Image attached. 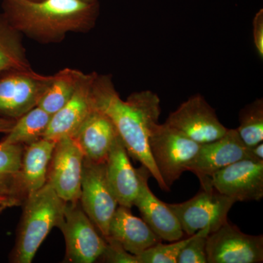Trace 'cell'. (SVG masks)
<instances>
[{"instance_id": "1", "label": "cell", "mask_w": 263, "mask_h": 263, "mask_svg": "<svg viewBox=\"0 0 263 263\" xmlns=\"http://www.w3.org/2000/svg\"><path fill=\"white\" fill-rule=\"evenodd\" d=\"M93 106L108 116L117 128L128 154L149 171L160 187L169 192L151 155L148 136L159 123L160 99L151 91L134 92L123 100L108 75L95 76L91 89Z\"/></svg>"}, {"instance_id": "26", "label": "cell", "mask_w": 263, "mask_h": 263, "mask_svg": "<svg viewBox=\"0 0 263 263\" xmlns=\"http://www.w3.org/2000/svg\"><path fill=\"white\" fill-rule=\"evenodd\" d=\"M210 227L199 230L180 252L176 263H207L206 242Z\"/></svg>"}, {"instance_id": "32", "label": "cell", "mask_w": 263, "mask_h": 263, "mask_svg": "<svg viewBox=\"0 0 263 263\" xmlns=\"http://www.w3.org/2000/svg\"><path fill=\"white\" fill-rule=\"evenodd\" d=\"M80 1L84 2L85 3H89V4L98 3V0H80Z\"/></svg>"}, {"instance_id": "23", "label": "cell", "mask_w": 263, "mask_h": 263, "mask_svg": "<svg viewBox=\"0 0 263 263\" xmlns=\"http://www.w3.org/2000/svg\"><path fill=\"white\" fill-rule=\"evenodd\" d=\"M246 146L252 147L263 141V100L257 99L246 105L239 113L236 129Z\"/></svg>"}, {"instance_id": "2", "label": "cell", "mask_w": 263, "mask_h": 263, "mask_svg": "<svg viewBox=\"0 0 263 263\" xmlns=\"http://www.w3.org/2000/svg\"><path fill=\"white\" fill-rule=\"evenodd\" d=\"M5 20L20 34L42 43L60 42L70 32H88L98 18V3L80 0H4Z\"/></svg>"}, {"instance_id": "24", "label": "cell", "mask_w": 263, "mask_h": 263, "mask_svg": "<svg viewBox=\"0 0 263 263\" xmlns=\"http://www.w3.org/2000/svg\"><path fill=\"white\" fill-rule=\"evenodd\" d=\"M24 148L22 145L5 144L0 142V185L14 189L18 194L15 179L20 169Z\"/></svg>"}, {"instance_id": "27", "label": "cell", "mask_w": 263, "mask_h": 263, "mask_svg": "<svg viewBox=\"0 0 263 263\" xmlns=\"http://www.w3.org/2000/svg\"><path fill=\"white\" fill-rule=\"evenodd\" d=\"M106 247L103 253L100 256L104 262L108 263H138L137 257L134 254L129 253L121 243L113 238H105Z\"/></svg>"}, {"instance_id": "10", "label": "cell", "mask_w": 263, "mask_h": 263, "mask_svg": "<svg viewBox=\"0 0 263 263\" xmlns=\"http://www.w3.org/2000/svg\"><path fill=\"white\" fill-rule=\"evenodd\" d=\"M166 124L178 129L199 144L219 139L228 128L201 95H194L169 114Z\"/></svg>"}, {"instance_id": "30", "label": "cell", "mask_w": 263, "mask_h": 263, "mask_svg": "<svg viewBox=\"0 0 263 263\" xmlns=\"http://www.w3.org/2000/svg\"><path fill=\"white\" fill-rule=\"evenodd\" d=\"M15 122L14 119L0 117V133H8L13 127Z\"/></svg>"}, {"instance_id": "4", "label": "cell", "mask_w": 263, "mask_h": 263, "mask_svg": "<svg viewBox=\"0 0 263 263\" xmlns=\"http://www.w3.org/2000/svg\"><path fill=\"white\" fill-rule=\"evenodd\" d=\"M151 155L167 187L174 184L196 156L200 144L165 123L155 124L148 136Z\"/></svg>"}, {"instance_id": "21", "label": "cell", "mask_w": 263, "mask_h": 263, "mask_svg": "<svg viewBox=\"0 0 263 263\" xmlns=\"http://www.w3.org/2000/svg\"><path fill=\"white\" fill-rule=\"evenodd\" d=\"M84 72L65 68L53 76L51 84L41 97L37 106L53 115L65 105L75 92Z\"/></svg>"}, {"instance_id": "15", "label": "cell", "mask_w": 263, "mask_h": 263, "mask_svg": "<svg viewBox=\"0 0 263 263\" xmlns=\"http://www.w3.org/2000/svg\"><path fill=\"white\" fill-rule=\"evenodd\" d=\"M97 72L85 74L70 100L52 115L43 137L57 141L65 137H73L93 108L91 89Z\"/></svg>"}, {"instance_id": "28", "label": "cell", "mask_w": 263, "mask_h": 263, "mask_svg": "<svg viewBox=\"0 0 263 263\" xmlns=\"http://www.w3.org/2000/svg\"><path fill=\"white\" fill-rule=\"evenodd\" d=\"M24 201L23 197L14 189L0 185V213L9 208L22 205Z\"/></svg>"}, {"instance_id": "11", "label": "cell", "mask_w": 263, "mask_h": 263, "mask_svg": "<svg viewBox=\"0 0 263 263\" xmlns=\"http://www.w3.org/2000/svg\"><path fill=\"white\" fill-rule=\"evenodd\" d=\"M84 155L72 137L56 142L49 165L47 182L63 201L80 200Z\"/></svg>"}, {"instance_id": "29", "label": "cell", "mask_w": 263, "mask_h": 263, "mask_svg": "<svg viewBox=\"0 0 263 263\" xmlns=\"http://www.w3.org/2000/svg\"><path fill=\"white\" fill-rule=\"evenodd\" d=\"M253 40L259 57H263V10H259L253 19Z\"/></svg>"}, {"instance_id": "9", "label": "cell", "mask_w": 263, "mask_h": 263, "mask_svg": "<svg viewBox=\"0 0 263 263\" xmlns=\"http://www.w3.org/2000/svg\"><path fill=\"white\" fill-rule=\"evenodd\" d=\"M208 263L263 262V236L243 233L227 220L208 235Z\"/></svg>"}, {"instance_id": "3", "label": "cell", "mask_w": 263, "mask_h": 263, "mask_svg": "<svg viewBox=\"0 0 263 263\" xmlns=\"http://www.w3.org/2000/svg\"><path fill=\"white\" fill-rule=\"evenodd\" d=\"M65 203L48 182L26 197L16 240L10 254L12 262H32L51 230L61 226Z\"/></svg>"}, {"instance_id": "7", "label": "cell", "mask_w": 263, "mask_h": 263, "mask_svg": "<svg viewBox=\"0 0 263 263\" xmlns=\"http://www.w3.org/2000/svg\"><path fill=\"white\" fill-rule=\"evenodd\" d=\"M79 201L104 238L108 237L109 226L119 204L109 187L105 162L84 158Z\"/></svg>"}, {"instance_id": "31", "label": "cell", "mask_w": 263, "mask_h": 263, "mask_svg": "<svg viewBox=\"0 0 263 263\" xmlns=\"http://www.w3.org/2000/svg\"><path fill=\"white\" fill-rule=\"evenodd\" d=\"M250 148L251 154L254 160L262 161L263 160V143L262 142L255 145Z\"/></svg>"}, {"instance_id": "18", "label": "cell", "mask_w": 263, "mask_h": 263, "mask_svg": "<svg viewBox=\"0 0 263 263\" xmlns=\"http://www.w3.org/2000/svg\"><path fill=\"white\" fill-rule=\"evenodd\" d=\"M56 141L42 138L24 146L15 186L24 197L35 193L47 183L48 165Z\"/></svg>"}, {"instance_id": "12", "label": "cell", "mask_w": 263, "mask_h": 263, "mask_svg": "<svg viewBox=\"0 0 263 263\" xmlns=\"http://www.w3.org/2000/svg\"><path fill=\"white\" fill-rule=\"evenodd\" d=\"M245 159L254 160L250 148L246 146L236 129H228L219 139L200 144L195 158L187 165V171L203 183L217 171Z\"/></svg>"}, {"instance_id": "16", "label": "cell", "mask_w": 263, "mask_h": 263, "mask_svg": "<svg viewBox=\"0 0 263 263\" xmlns=\"http://www.w3.org/2000/svg\"><path fill=\"white\" fill-rule=\"evenodd\" d=\"M109 187L119 205L131 209L140 188L138 171L133 167L126 147L118 137L105 161Z\"/></svg>"}, {"instance_id": "14", "label": "cell", "mask_w": 263, "mask_h": 263, "mask_svg": "<svg viewBox=\"0 0 263 263\" xmlns=\"http://www.w3.org/2000/svg\"><path fill=\"white\" fill-rule=\"evenodd\" d=\"M139 176L140 188L134 201L143 220L162 240L173 242L181 239L184 235L179 219L167 203L154 195L148 186L152 174L144 166L137 169Z\"/></svg>"}, {"instance_id": "20", "label": "cell", "mask_w": 263, "mask_h": 263, "mask_svg": "<svg viewBox=\"0 0 263 263\" xmlns=\"http://www.w3.org/2000/svg\"><path fill=\"white\" fill-rule=\"evenodd\" d=\"M51 117L43 109L34 107L15 120L1 143L25 146L42 139Z\"/></svg>"}, {"instance_id": "22", "label": "cell", "mask_w": 263, "mask_h": 263, "mask_svg": "<svg viewBox=\"0 0 263 263\" xmlns=\"http://www.w3.org/2000/svg\"><path fill=\"white\" fill-rule=\"evenodd\" d=\"M29 68L20 33L0 17V73Z\"/></svg>"}, {"instance_id": "25", "label": "cell", "mask_w": 263, "mask_h": 263, "mask_svg": "<svg viewBox=\"0 0 263 263\" xmlns=\"http://www.w3.org/2000/svg\"><path fill=\"white\" fill-rule=\"evenodd\" d=\"M192 235L167 245L159 242L136 255L138 263H176L180 252L191 240Z\"/></svg>"}, {"instance_id": "33", "label": "cell", "mask_w": 263, "mask_h": 263, "mask_svg": "<svg viewBox=\"0 0 263 263\" xmlns=\"http://www.w3.org/2000/svg\"><path fill=\"white\" fill-rule=\"evenodd\" d=\"M32 1H41V0H32Z\"/></svg>"}, {"instance_id": "13", "label": "cell", "mask_w": 263, "mask_h": 263, "mask_svg": "<svg viewBox=\"0 0 263 263\" xmlns=\"http://www.w3.org/2000/svg\"><path fill=\"white\" fill-rule=\"evenodd\" d=\"M210 183L237 202L259 201L263 197V160L235 162L213 175Z\"/></svg>"}, {"instance_id": "5", "label": "cell", "mask_w": 263, "mask_h": 263, "mask_svg": "<svg viewBox=\"0 0 263 263\" xmlns=\"http://www.w3.org/2000/svg\"><path fill=\"white\" fill-rule=\"evenodd\" d=\"M200 191L190 200L180 203H167L174 213L184 234L194 235L210 227L212 232L228 220V214L235 199L218 192L210 181L200 183Z\"/></svg>"}, {"instance_id": "17", "label": "cell", "mask_w": 263, "mask_h": 263, "mask_svg": "<svg viewBox=\"0 0 263 263\" xmlns=\"http://www.w3.org/2000/svg\"><path fill=\"white\" fill-rule=\"evenodd\" d=\"M119 136L117 128L108 116L93 106L72 138L80 147L84 158L95 162H105Z\"/></svg>"}, {"instance_id": "6", "label": "cell", "mask_w": 263, "mask_h": 263, "mask_svg": "<svg viewBox=\"0 0 263 263\" xmlns=\"http://www.w3.org/2000/svg\"><path fill=\"white\" fill-rule=\"evenodd\" d=\"M59 229L65 238L67 262H94L106 247V240L84 212L79 200L66 202L63 221Z\"/></svg>"}, {"instance_id": "8", "label": "cell", "mask_w": 263, "mask_h": 263, "mask_svg": "<svg viewBox=\"0 0 263 263\" xmlns=\"http://www.w3.org/2000/svg\"><path fill=\"white\" fill-rule=\"evenodd\" d=\"M52 79L32 68L8 72L0 79V117L16 120L37 106Z\"/></svg>"}, {"instance_id": "19", "label": "cell", "mask_w": 263, "mask_h": 263, "mask_svg": "<svg viewBox=\"0 0 263 263\" xmlns=\"http://www.w3.org/2000/svg\"><path fill=\"white\" fill-rule=\"evenodd\" d=\"M108 237L136 256L162 241L146 221L133 215L129 208L122 205L117 207L112 217Z\"/></svg>"}]
</instances>
